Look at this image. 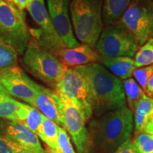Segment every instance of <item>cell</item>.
I'll use <instances>...</instances> for the list:
<instances>
[{
  "label": "cell",
  "mask_w": 153,
  "mask_h": 153,
  "mask_svg": "<svg viewBox=\"0 0 153 153\" xmlns=\"http://www.w3.org/2000/svg\"><path fill=\"white\" fill-rule=\"evenodd\" d=\"M103 0H71L70 12L74 36L95 49L103 28Z\"/></svg>",
  "instance_id": "3957f363"
},
{
  "label": "cell",
  "mask_w": 153,
  "mask_h": 153,
  "mask_svg": "<svg viewBox=\"0 0 153 153\" xmlns=\"http://www.w3.org/2000/svg\"><path fill=\"white\" fill-rule=\"evenodd\" d=\"M145 93L146 94L148 97L153 98V74L149 79L148 83H147L146 89H145Z\"/></svg>",
  "instance_id": "1f68e13d"
},
{
  "label": "cell",
  "mask_w": 153,
  "mask_h": 153,
  "mask_svg": "<svg viewBox=\"0 0 153 153\" xmlns=\"http://www.w3.org/2000/svg\"><path fill=\"white\" fill-rule=\"evenodd\" d=\"M8 1L14 4L21 11H24L25 9L27 8L28 4L29 2V0H8Z\"/></svg>",
  "instance_id": "4dcf8cb0"
},
{
  "label": "cell",
  "mask_w": 153,
  "mask_h": 153,
  "mask_svg": "<svg viewBox=\"0 0 153 153\" xmlns=\"http://www.w3.org/2000/svg\"><path fill=\"white\" fill-rule=\"evenodd\" d=\"M4 136L11 142L34 153H45L38 135L18 122H7Z\"/></svg>",
  "instance_id": "5bb4252c"
},
{
  "label": "cell",
  "mask_w": 153,
  "mask_h": 153,
  "mask_svg": "<svg viewBox=\"0 0 153 153\" xmlns=\"http://www.w3.org/2000/svg\"><path fill=\"white\" fill-rule=\"evenodd\" d=\"M0 85L11 97L34 107L40 85L36 83L18 66L0 72Z\"/></svg>",
  "instance_id": "8fae6325"
},
{
  "label": "cell",
  "mask_w": 153,
  "mask_h": 153,
  "mask_svg": "<svg viewBox=\"0 0 153 153\" xmlns=\"http://www.w3.org/2000/svg\"><path fill=\"white\" fill-rule=\"evenodd\" d=\"M56 56L66 68L98 63L100 57L94 48L81 43L78 46L60 50Z\"/></svg>",
  "instance_id": "9a60e30c"
},
{
  "label": "cell",
  "mask_w": 153,
  "mask_h": 153,
  "mask_svg": "<svg viewBox=\"0 0 153 153\" xmlns=\"http://www.w3.org/2000/svg\"><path fill=\"white\" fill-rule=\"evenodd\" d=\"M114 153H137L132 143L131 139L122 144Z\"/></svg>",
  "instance_id": "f1b7e54d"
},
{
  "label": "cell",
  "mask_w": 153,
  "mask_h": 153,
  "mask_svg": "<svg viewBox=\"0 0 153 153\" xmlns=\"http://www.w3.org/2000/svg\"><path fill=\"white\" fill-rule=\"evenodd\" d=\"M99 64L104 66L111 73L119 79H127L133 76L137 68L133 57L100 56Z\"/></svg>",
  "instance_id": "2e32d148"
},
{
  "label": "cell",
  "mask_w": 153,
  "mask_h": 153,
  "mask_svg": "<svg viewBox=\"0 0 153 153\" xmlns=\"http://www.w3.org/2000/svg\"><path fill=\"white\" fill-rule=\"evenodd\" d=\"M58 127L55 122L43 116L37 135L50 148L51 153H56Z\"/></svg>",
  "instance_id": "ffe728a7"
},
{
  "label": "cell",
  "mask_w": 153,
  "mask_h": 153,
  "mask_svg": "<svg viewBox=\"0 0 153 153\" xmlns=\"http://www.w3.org/2000/svg\"><path fill=\"white\" fill-rule=\"evenodd\" d=\"M139 46L131 33L118 22L103 28L95 50L100 56H135Z\"/></svg>",
  "instance_id": "52a82bcc"
},
{
  "label": "cell",
  "mask_w": 153,
  "mask_h": 153,
  "mask_svg": "<svg viewBox=\"0 0 153 153\" xmlns=\"http://www.w3.org/2000/svg\"><path fill=\"white\" fill-rule=\"evenodd\" d=\"M144 133L153 134V107L152 110H151V112L150 114V116H149L146 126H145Z\"/></svg>",
  "instance_id": "f546056e"
},
{
  "label": "cell",
  "mask_w": 153,
  "mask_h": 153,
  "mask_svg": "<svg viewBox=\"0 0 153 153\" xmlns=\"http://www.w3.org/2000/svg\"><path fill=\"white\" fill-rule=\"evenodd\" d=\"M153 74V65L137 68L133 72L134 79L137 82L141 89L145 91L147 83Z\"/></svg>",
  "instance_id": "4316f807"
},
{
  "label": "cell",
  "mask_w": 153,
  "mask_h": 153,
  "mask_svg": "<svg viewBox=\"0 0 153 153\" xmlns=\"http://www.w3.org/2000/svg\"><path fill=\"white\" fill-rule=\"evenodd\" d=\"M26 9L39 26L38 29L30 30L33 41L55 55L60 50L68 48L53 27L44 0H29Z\"/></svg>",
  "instance_id": "ba28073f"
},
{
  "label": "cell",
  "mask_w": 153,
  "mask_h": 153,
  "mask_svg": "<svg viewBox=\"0 0 153 153\" xmlns=\"http://www.w3.org/2000/svg\"><path fill=\"white\" fill-rule=\"evenodd\" d=\"M132 143L137 153H153V134H137Z\"/></svg>",
  "instance_id": "d4e9b609"
},
{
  "label": "cell",
  "mask_w": 153,
  "mask_h": 153,
  "mask_svg": "<svg viewBox=\"0 0 153 153\" xmlns=\"http://www.w3.org/2000/svg\"><path fill=\"white\" fill-rule=\"evenodd\" d=\"M132 0H103L102 19L106 26L119 20Z\"/></svg>",
  "instance_id": "e0dca14e"
},
{
  "label": "cell",
  "mask_w": 153,
  "mask_h": 153,
  "mask_svg": "<svg viewBox=\"0 0 153 153\" xmlns=\"http://www.w3.org/2000/svg\"><path fill=\"white\" fill-rule=\"evenodd\" d=\"M152 1H153V0H152Z\"/></svg>",
  "instance_id": "8d00e7d4"
},
{
  "label": "cell",
  "mask_w": 153,
  "mask_h": 153,
  "mask_svg": "<svg viewBox=\"0 0 153 153\" xmlns=\"http://www.w3.org/2000/svg\"><path fill=\"white\" fill-rule=\"evenodd\" d=\"M60 96L63 106L64 128L70 133L79 153H90V137L86 126L87 120L81 108L71 99Z\"/></svg>",
  "instance_id": "30bf717a"
},
{
  "label": "cell",
  "mask_w": 153,
  "mask_h": 153,
  "mask_svg": "<svg viewBox=\"0 0 153 153\" xmlns=\"http://www.w3.org/2000/svg\"><path fill=\"white\" fill-rule=\"evenodd\" d=\"M55 87L58 94L71 99L81 108L87 120L92 117V106L87 82L75 68H66Z\"/></svg>",
  "instance_id": "9c48e42d"
},
{
  "label": "cell",
  "mask_w": 153,
  "mask_h": 153,
  "mask_svg": "<svg viewBox=\"0 0 153 153\" xmlns=\"http://www.w3.org/2000/svg\"><path fill=\"white\" fill-rule=\"evenodd\" d=\"M19 147L20 146L11 142L4 135H0V153H14Z\"/></svg>",
  "instance_id": "83f0119b"
},
{
  "label": "cell",
  "mask_w": 153,
  "mask_h": 153,
  "mask_svg": "<svg viewBox=\"0 0 153 153\" xmlns=\"http://www.w3.org/2000/svg\"><path fill=\"white\" fill-rule=\"evenodd\" d=\"M23 64L33 76L55 87L66 70L54 53L38 45L33 40H30L25 51Z\"/></svg>",
  "instance_id": "277c9868"
},
{
  "label": "cell",
  "mask_w": 153,
  "mask_h": 153,
  "mask_svg": "<svg viewBox=\"0 0 153 153\" xmlns=\"http://www.w3.org/2000/svg\"><path fill=\"white\" fill-rule=\"evenodd\" d=\"M7 122L0 118V135H4L6 126Z\"/></svg>",
  "instance_id": "d6a6232c"
},
{
  "label": "cell",
  "mask_w": 153,
  "mask_h": 153,
  "mask_svg": "<svg viewBox=\"0 0 153 153\" xmlns=\"http://www.w3.org/2000/svg\"><path fill=\"white\" fill-rule=\"evenodd\" d=\"M30 41V34L21 11L8 0H0V42L23 55Z\"/></svg>",
  "instance_id": "5b68a950"
},
{
  "label": "cell",
  "mask_w": 153,
  "mask_h": 153,
  "mask_svg": "<svg viewBox=\"0 0 153 153\" xmlns=\"http://www.w3.org/2000/svg\"><path fill=\"white\" fill-rule=\"evenodd\" d=\"M123 87L128 108L133 113L136 103L145 93L133 77L123 80Z\"/></svg>",
  "instance_id": "7402d4cb"
},
{
  "label": "cell",
  "mask_w": 153,
  "mask_h": 153,
  "mask_svg": "<svg viewBox=\"0 0 153 153\" xmlns=\"http://www.w3.org/2000/svg\"><path fill=\"white\" fill-rule=\"evenodd\" d=\"M18 55L12 47L0 42V72L16 67Z\"/></svg>",
  "instance_id": "603a6c76"
},
{
  "label": "cell",
  "mask_w": 153,
  "mask_h": 153,
  "mask_svg": "<svg viewBox=\"0 0 153 153\" xmlns=\"http://www.w3.org/2000/svg\"><path fill=\"white\" fill-rule=\"evenodd\" d=\"M133 128V114L125 106L94 118L89 135L101 152L114 153L131 139Z\"/></svg>",
  "instance_id": "7a4b0ae2"
},
{
  "label": "cell",
  "mask_w": 153,
  "mask_h": 153,
  "mask_svg": "<svg viewBox=\"0 0 153 153\" xmlns=\"http://www.w3.org/2000/svg\"><path fill=\"white\" fill-rule=\"evenodd\" d=\"M43 115L35 107L22 103L17 113V122L23 124L37 135Z\"/></svg>",
  "instance_id": "d6986e66"
},
{
  "label": "cell",
  "mask_w": 153,
  "mask_h": 153,
  "mask_svg": "<svg viewBox=\"0 0 153 153\" xmlns=\"http://www.w3.org/2000/svg\"><path fill=\"white\" fill-rule=\"evenodd\" d=\"M71 0H47L48 12L53 27L68 48L80 45L74 36L71 22Z\"/></svg>",
  "instance_id": "7c38bea8"
},
{
  "label": "cell",
  "mask_w": 153,
  "mask_h": 153,
  "mask_svg": "<svg viewBox=\"0 0 153 153\" xmlns=\"http://www.w3.org/2000/svg\"><path fill=\"white\" fill-rule=\"evenodd\" d=\"M14 153H34V152H31V151L28 150H26V149L23 148L22 147H19L18 148L14 150Z\"/></svg>",
  "instance_id": "836d02e7"
},
{
  "label": "cell",
  "mask_w": 153,
  "mask_h": 153,
  "mask_svg": "<svg viewBox=\"0 0 153 153\" xmlns=\"http://www.w3.org/2000/svg\"><path fill=\"white\" fill-rule=\"evenodd\" d=\"M134 57V62L137 68L153 65V38L149 39L139 47Z\"/></svg>",
  "instance_id": "cb8c5ba5"
},
{
  "label": "cell",
  "mask_w": 153,
  "mask_h": 153,
  "mask_svg": "<svg viewBox=\"0 0 153 153\" xmlns=\"http://www.w3.org/2000/svg\"><path fill=\"white\" fill-rule=\"evenodd\" d=\"M1 85H0V89H1Z\"/></svg>",
  "instance_id": "e575fe53"
},
{
  "label": "cell",
  "mask_w": 153,
  "mask_h": 153,
  "mask_svg": "<svg viewBox=\"0 0 153 153\" xmlns=\"http://www.w3.org/2000/svg\"><path fill=\"white\" fill-rule=\"evenodd\" d=\"M118 22L131 34L140 47L153 38V1L132 0Z\"/></svg>",
  "instance_id": "8992f818"
},
{
  "label": "cell",
  "mask_w": 153,
  "mask_h": 153,
  "mask_svg": "<svg viewBox=\"0 0 153 153\" xmlns=\"http://www.w3.org/2000/svg\"><path fill=\"white\" fill-rule=\"evenodd\" d=\"M34 107L44 116L64 128L62 103L56 91L40 86L36 97Z\"/></svg>",
  "instance_id": "4fadbf2b"
},
{
  "label": "cell",
  "mask_w": 153,
  "mask_h": 153,
  "mask_svg": "<svg viewBox=\"0 0 153 153\" xmlns=\"http://www.w3.org/2000/svg\"><path fill=\"white\" fill-rule=\"evenodd\" d=\"M50 153H51V152H50Z\"/></svg>",
  "instance_id": "d590c367"
},
{
  "label": "cell",
  "mask_w": 153,
  "mask_h": 153,
  "mask_svg": "<svg viewBox=\"0 0 153 153\" xmlns=\"http://www.w3.org/2000/svg\"><path fill=\"white\" fill-rule=\"evenodd\" d=\"M21 104L22 102L13 99L1 86L0 89V118L17 122V113Z\"/></svg>",
  "instance_id": "44dd1931"
},
{
  "label": "cell",
  "mask_w": 153,
  "mask_h": 153,
  "mask_svg": "<svg viewBox=\"0 0 153 153\" xmlns=\"http://www.w3.org/2000/svg\"><path fill=\"white\" fill-rule=\"evenodd\" d=\"M56 153H76L73 149L68 132L62 127H58Z\"/></svg>",
  "instance_id": "484cf974"
},
{
  "label": "cell",
  "mask_w": 153,
  "mask_h": 153,
  "mask_svg": "<svg viewBox=\"0 0 153 153\" xmlns=\"http://www.w3.org/2000/svg\"><path fill=\"white\" fill-rule=\"evenodd\" d=\"M74 68L87 82L95 118L126 106L123 83L104 66L97 62Z\"/></svg>",
  "instance_id": "6da1fadb"
},
{
  "label": "cell",
  "mask_w": 153,
  "mask_h": 153,
  "mask_svg": "<svg viewBox=\"0 0 153 153\" xmlns=\"http://www.w3.org/2000/svg\"><path fill=\"white\" fill-rule=\"evenodd\" d=\"M153 107V98L148 97L146 94L135 104L134 113V125L136 133H144L145 126Z\"/></svg>",
  "instance_id": "ac0fdd59"
}]
</instances>
